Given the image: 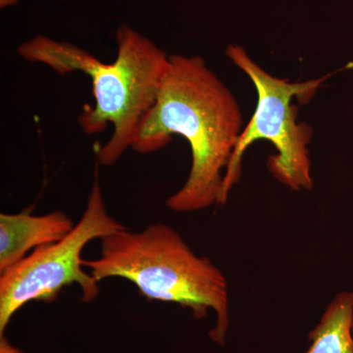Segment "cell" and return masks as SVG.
<instances>
[{"mask_svg":"<svg viewBox=\"0 0 353 353\" xmlns=\"http://www.w3.org/2000/svg\"><path fill=\"white\" fill-rule=\"evenodd\" d=\"M125 229L109 214L99 173L88 196L87 208L72 231L61 240L32 250L0 274V336L15 313L32 301H52L64 288L78 285L85 303L99 294V282L83 270L82 252L90 241Z\"/></svg>","mask_w":353,"mask_h":353,"instance_id":"5b68a950","label":"cell"},{"mask_svg":"<svg viewBox=\"0 0 353 353\" xmlns=\"http://www.w3.org/2000/svg\"><path fill=\"white\" fill-rule=\"evenodd\" d=\"M117 57L104 63L75 44L38 36L18 46V54L67 75L82 72L92 81L94 105L87 106L78 123L85 134H101L112 125L105 145L97 148L99 165L112 166L132 148L139 127L154 105L170 55L129 26L116 32Z\"/></svg>","mask_w":353,"mask_h":353,"instance_id":"7a4b0ae2","label":"cell"},{"mask_svg":"<svg viewBox=\"0 0 353 353\" xmlns=\"http://www.w3.org/2000/svg\"><path fill=\"white\" fill-rule=\"evenodd\" d=\"M18 1L19 0H0V6H1V8H4V7L14 6Z\"/></svg>","mask_w":353,"mask_h":353,"instance_id":"9c48e42d","label":"cell"},{"mask_svg":"<svg viewBox=\"0 0 353 353\" xmlns=\"http://www.w3.org/2000/svg\"><path fill=\"white\" fill-rule=\"evenodd\" d=\"M62 211L44 215L22 212L0 214V274L12 268L31 250L61 240L73 229Z\"/></svg>","mask_w":353,"mask_h":353,"instance_id":"8992f818","label":"cell"},{"mask_svg":"<svg viewBox=\"0 0 353 353\" xmlns=\"http://www.w3.org/2000/svg\"><path fill=\"white\" fill-rule=\"evenodd\" d=\"M99 259L83 260L97 282L122 278L152 301L179 304L199 319L209 310L216 316L209 332L223 345L230 325L226 277L208 257L199 256L168 225H150L141 232L126 228L101 240Z\"/></svg>","mask_w":353,"mask_h":353,"instance_id":"3957f363","label":"cell"},{"mask_svg":"<svg viewBox=\"0 0 353 353\" xmlns=\"http://www.w3.org/2000/svg\"><path fill=\"white\" fill-rule=\"evenodd\" d=\"M226 54L252 80L257 92V105L241 132L225 171L218 205L226 204L232 190L240 181L246 150L260 139L270 141L277 150L267 160V168L278 182L296 192L312 190V164L308 150L312 128L297 122L296 108L292 101L297 97L301 101H308L331 75L290 83L265 71L240 46H228Z\"/></svg>","mask_w":353,"mask_h":353,"instance_id":"277c9868","label":"cell"},{"mask_svg":"<svg viewBox=\"0 0 353 353\" xmlns=\"http://www.w3.org/2000/svg\"><path fill=\"white\" fill-rule=\"evenodd\" d=\"M352 332H353V329H352Z\"/></svg>","mask_w":353,"mask_h":353,"instance_id":"30bf717a","label":"cell"},{"mask_svg":"<svg viewBox=\"0 0 353 353\" xmlns=\"http://www.w3.org/2000/svg\"><path fill=\"white\" fill-rule=\"evenodd\" d=\"M0 353H24L13 347L4 336H0Z\"/></svg>","mask_w":353,"mask_h":353,"instance_id":"ba28073f","label":"cell"},{"mask_svg":"<svg viewBox=\"0 0 353 353\" xmlns=\"http://www.w3.org/2000/svg\"><path fill=\"white\" fill-rule=\"evenodd\" d=\"M154 105L146 114L132 148L146 154L162 150L173 134L187 139L192 167L182 188L168 197L178 213L218 204L223 179L243 132L240 105L201 57L170 54Z\"/></svg>","mask_w":353,"mask_h":353,"instance_id":"6da1fadb","label":"cell"},{"mask_svg":"<svg viewBox=\"0 0 353 353\" xmlns=\"http://www.w3.org/2000/svg\"><path fill=\"white\" fill-rule=\"evenodd\" d=\"M353 292L341 290L308 334L306 353H353Z\"/></svg>","mask_w":353,"mask_h":353,"instance_id":"52a82bcc","label":"cell"}]
</instances>
